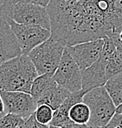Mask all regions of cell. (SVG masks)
Listing matches in <instances>:
<instances>
[{
    "instance_id": "cell-27",
    "label": "cell",
    "mask_w": 122,
    "mask_h": 128,
    "mask_svg": "<svg viewBox=\"0 0 122 128\" xmlns=\"http://www.w3.org/2000/svg\"><path fill=\"white\" fill-rule=\"evenodd\" d=\"M116 112L117 114H122V103L120 105H119L117 107H116Z\"/></svg>"
},
{
    "instance_id": "cell-12",
    "label": "cell",
    "mask_w": 122,
    "mask_h": 128,
    "mask_svg": "<svg viewBox=\"0 0 122 128\" xmlns=\"http://www.w3.org/2000/svg\"><path fill=\"white\" fill-rule=\"evenodd\" d=\"M88 91V90L82 88L79 91L70 93V94L68 96L62 104L55 110L53 118H52L50 125L62 127L65 123H67L70 120L68 117V112L70 108L76 103L83 101V96L85 95V94Z\"/></svg>"
},
{
    "instance_id": "cell-10",
    "label": "cell",
    "mask_w": 122,
    "mask_h": 128,
    "mask_svg": "<svg viewBox=\"0 0 122 128\" xmlns=\"http://www.w3.org/2000/svg\"><path fill=\"white\" fill-rule=\"evenodd\" d=\"M104 45V38L67 45L66 50L74 60L80 70L83 71L97 61Z\"/></svg>"
},
{
    "instance_id": "cell-7",
    "label": "cell",
    "mask_w": 122,
    "mask_h": 128,
    "mask_svg": "<svg viewBox=\"0 0 122 128\" xmlns=\"http://www.w3.org/2000/svg\"><path fill=\"white\" fill-rule=\"evenodd\" d=\"M7 20L18 38L22 54H28L33 48L48 40L51 36L50 30L41 26L18 24L10 16H7Z\"/></svg>"
},
{
    "instance_id": "cell-23",
    "label": "cell",
    "mask_w": 122,
    "mask_h": 128,
    "mask_svg": "<svg viewBox=\"0 0 122 128\" xmlns=\"http://www.w3.org/2000/svg\"><path fill=\"white\" fill-rule=\"evenodd\" d=\"M20 1L27 2V3L35 4H38V5H41V6L47 7L51 0H20Z\"/></svg>"
},
{
    "instance_id": "cell-26",
    "label": "cell",
    "mask_w": 122,
    "mask_h": 128,
    "mask_svg": "<svg viewBox=\"0 0 122 128\" xmlns=\"http://www.w3.org/2000/svg\"><path fill=\"white\" fill-rule=\"evenodd\" d=\"M116 50L120 56L122 57V41H120L118 44H116Z\"/></svg>"
},
{
    "instance_id": "cell-24",
    "label": "cell",
    "mask_w": 122,
    "mask_h": 128,
    "mask_svg": "<svg viewBox=\"0 0 122 128\" xmlns=\"http://www.w3.org/2000/svg\"><path fill=\"white\" fill-rule=\"evenodd\" d=\"M0 1H1L0 6H1L2 8L8 9V8H10L12 4H14L15 3L19 1V0H0Z\"/></svg>"
},
{
    "instance_id": "cell-13",
    "label": "cell",
    "mask_w": 122,
    "mask_h": 128,
    "mask_svg": "<svg viewBox=\"0 0 122 128\" xmlns=\"http://www.w3.org/2000/svg\"><path fill=\"white\" fill-rule=\"evenodd\" d=\"M70 93L68 89L56 83L37 100L36 104H47L56 110L62 104Z\"/></svg>"
},
{
    "instance_id": "cell-28",
    "label": "cell",
    "mask_w": 122,
    "mask_h": 128,
    "mask_svg": "<svg viewBox=\"0 0 122 128\" xmlns=\"http://www.w3.org/2000/svg\"><path fill=\"white\" fill-rule=\"evenodd\" d=\"M16 128H25V122H24V123H22V124H21V125H19Z\"/></svg>"
},
{
    "instance_id": "cell-32",
    "label": "cell",
    "mask_w": 122,
    "mask_h": 128,
    "mask_svg": "<svg viewBox=\"0 0 122 128\" xmlns=\"http://www.w3.org/2000/svg\"><path fill=\"white\" fill-rule=\"evenodd\" d=\"M2 117H3V115H0V118H1Z\"/></svg>"
},
{
    "instance_id": "cell-29",
    "label": "cell",
    "mask_w": 122,
    "mask_h": 128,
    "mask_svg": "<svg viewBox=\"0 0 122 128\" xmlns=\"http://www.w3.org/2000/svg\"><path fill=\"white\" fill-rule=\"evenodd\" d=\"M48 128H62V127H60V126H51V125H50V126H48Z\"/></svg>"
},
{
    "instance_id": "cell-18",
    "label": "cell",
    "mask_w": 122,
    "mask_h": 128,
    "mask_svg": "<svg viewBox=\"0 0 122 128\" xmlns=\"http://www.w3.org/2000/svg\"><path fill=\"white\" fill-rule=\"evenodd\" d=\"M54 110L51 106L47 104L37 105L36 111L34 112L36 120L44 125H50L54 116Z\"/></svg>"
},
{
    "instance_id": "cell-3",
    "label": "cell",
    "mask_w": 122,
    "mask_h": 128,
    "mask_svg": "<svg viewBox=\"0 0 122 128\" xmlns=\"http://www.w3.org/2000/svg\"><path fill=\"white\" fill-rule=\"evenodd\" d=\"M83 102L88 106L91 112L88 126L106 127L116 114V106L104 86L88 91L83 96Z\"/></svg>"
},
{
    "instance_id": "cell-4",
    "label": "cell",
    "mask_w": 122,
    "mask_h": 128,
    "mask_svg": "<svg viewBox=\"0 0 122 128\" xmlns=\"http://www.w3.org/2000/svg\"><path fill=\"white\" fill-rule=\"evenodd\" d=\"M66 47L67 42L64 40H55L50 37L28 54L38 75L54 74Z\"/></svg>"
},
{
    "instance_id": "cell-17",
    "label": "cell",
    "mask_w": 122,
    "mask_h": 128,
    "mask_svg": "<svg viewBox=\"0 0 122 128\" xmlns=\"http://www.w3.org/2000/svg\"><path fill=\"white\" fill-rule=\"evenodd\" d=\"M122 73V57L119 54L117 50L108 59L106 67V75L108 80L111 77Z\"/></svg>"
},
{
    "instance_id": "cell-14",
    "label": "cell",
    "mask_w": 122,
    "mask_h": 128,
    "mask_svg": "<svg viewBox=\"0 0 122 128\" xmlns=\"http://www.w3.org/2000/svg\"><path fill=\"white\" fill-rule=\"evenodd\" d=\"M57 82L54 80L53 74H44L38 75L34 80L30 88V94L35 99L36 102L46 91L52 88Z\"/></svg>"
},
{
    "instance_id": "cell-8",
    "label": "cell",
    "mask_w": 122,
    "mask_h": 128,
    "mask_svg": "<svg viewBox=\"0 0 122 128\" xmlns=\"http://www.w3.org/2000/svg\"><path fill=\"white\" fill-rule=\"evenodd\" d=\"M53 78L57 84L68 89L71 93L82 89V70L66 48Z\"/></svg>"
},
{
    "instance_id": "cell-9",
    "label": "cell",
    "mask_w": 122,
    "mask_h": 128,
    "mask_svg": "<svg viewBox=\"0 0 122 128\" xmlns=\"http://www.w3.org/2000/svg\"><path fill=\"white\" fill-rule=\"evenodd\" d=\"M0 94L4 102L6 114H13L28 118L36 111L37 104L30 93L0 90Z\"/></svg>"
},
{
    "instance_id": "cell-33",
    "label": "cell",
    "mask_w": 122,
    "mask_h": 128,
    "mask_svg": "<svg viewBox=\"0 0 122 128\" xmlns=\"http://www.w3.org/2000/svg\"><path fill=\"white\" fill-rule=\"evenodd\" d=\"M0 3H1V1H0Z\"/></svg>"
},
{
    "instance_id": "cell-2",
    "label": "cell",
    "mask_w": 122,
    "mask_h": 128,
    "mask_svg": "<svg viewBox=\"0 0 122 128\" xmlns=\"http://www.w3.org/2000/svg\"><path fill=\"white\" fill-rule=\"evenodd\" d=\"M37 76L30 56L22 54L0 65V90L30 94L31 86Z\"/></svg>"
},
{
    "instance_id": "cell-30",
    "label": "cell",
    "mask_w": 122,
    "mask_h": 128,
    "mask_svg": "<svg viewBox=\"0 0 122 128\" xmlns=\"http://www.w3.org/2000/svg\"><path fill=\"white\" fill-rule=\"evenodd\" d=\"M88 128H103V127H99V126H88Z\"/></svg>"
},
{
    "instance_id": "cell-22",
    "label": "cell",
    "mask_w": 122,
    "mask_h": 128,
    "mask_svg": "<svg viewBox=\"0 0 122 128\" xmlns=\"http://www.w3.org/2000/svg\"><path fill=\"white\" fill-rule=\"evenodd\" d=\"M62 128H88V125H85V124H78L76 122L72 121L69 120L67 123L62 126Z\"/></svg>"
},
{
    "instance_id": "cell-5",
    "label": "cell",
    "mask_w": 122,
    "mask_h": 128,
    "mask_svg": "<svg viewBox=\"0 0 122 128\" xmlns=\"http://www.w3.org/2000/svg\"><path fill=\"white\" fill-rule=\"evenodd\" d=\"M8 16L18 24L37 25L51 30V21L47 7L19 0L10 7Z\"/></svg>"
},
{
    "instance_id": "cell-16",
    "label": "cell",
    "mask_w": 122,
    "mask_h": 128,
    "mask_svg": "<svg viewBox=\"0 0 122 128\" xmlns=\"http://www.w3.org/2000/svg\"><path fill=\"white\" fill-rule=\"evenodd\" d=\"M90 116H91V112H90L89 107L83 101L74 104L68 112L69 118L72 121L78 124L88 125L90 120Z\"/></svg>"
},
{
    "instance_id": "cell-1",
    "label": "cell",
    "mask_w": 122,
    "mask_h": 128,
    "mask_svg": "<svg viewBox=\"0 0 122 128\" xmlns=\"http://www.w3.org/2000/svg\"><path fill=\"white\" fill-rule=\"evenodd\" d=\"M114 0H51L47 10L51 36L67 45L117 35L112 24Z\"/></svg>"
},
{
    "instance_id": "cell-19",
    "label": "cell",
    "mask_w": 122,
    "mask_h": 128,
    "mask_svg": "<svg viewBox=\"0 0 122 128\" xmlns=\"http://www.w3.org/2000/svg\"><path fill=\"white\" fill-rule=\"evenodd\" d=\"M26 118L13 114H6L0 118V128H16L24 123Z\"/></svg>"
},
{
    "instance_id": "cell-6",
    "label": "cell",
    "mask_w": 122,
    "mask_h": 128,
    "mask_svg": "<svg viewBox=\"0 0 122 128\" xmlns=\"http://www.w3.org/2000/svg\"><path fill=\"white\" fill-rule=\"evenodd\" d=\"M116 50V46L112 39L109 37H104V45L102 51L95 62L90 67L82 71V88L89 90L97 86H104L108 78L106 75V67L108 59Z\"/></svg>"
},
{
    "instance_id": "cell-20",
    "label": "cell",
    "mask_w": 122,
    "mask_h": 128,
    "mask_svg": "<svg viewBox=\"0 0 122 128\" xmlns=\"http://www.w3.org/2000/svg\"><path fill=\"white\" fill-rule=\"evenodd\" d=\"M50 125H44L36 120L35 114H31L25 120V128H48Z\"/></svg>"
},
{
    "instance_id": "cell-11",
    "label": "cell",
    "mask_w": 122,
    "mask_h": 128,
    "mask_svg": "<svg viewBox=\"0 0 122 128\" xmlns=\"http://www.w3.org/2000/svg\"><path fill=\"white\" fill-rule=\"evenodd\" d=\"M7 16L0 15V65L22 54Z\"/></svg>"
},
{
    "instance_id": "cell-15",
    "label": "cell",
    "mask_w": 122,
    "mask_h": 128,
    "mask_svg": "<svg viewBox=\"0 0 122 128\" xmlns=\"http://www.w3.org/2000/svg\"><path fill=\"white\" fill-rule=\"evenodd\" d=\"M116 106L122 103V73L109 78L104 85Z\"/></svg>"
},
{
    "instance_id": "cell-31",
    "label": "cell",
    "mask_w": 122,
    "mask_h": 128,
    "mask_svg": "<svg viewBox=\"0 0 122 128\" xmlns=\"http://www.w3.org/2000/svg\"><path fill=\"white\" fill-rule=\"evenodd\" d=\"M120 40L122 41V30H121L120 33Z\"/></svg>"
},
{
    "instance_id": "cell-21",
    "label": "cell",
    "mask_w": 122,
    "mask_h": 128,
    "mask_svg": "<svg viewBox=\"0 0 122 128\" xmlns=\"http://www.w3.org/2000/svg\"><path fill=\"white\" fill-rule=\"evenodd\" d=\"M106 126H119L122 128V114L116 112Z\"/></svg>"
},
{
    "instance_id": "cell-25",
    "label": "cell",
    "mask_w": 122,
    "mask_h": 128,
    "mask_svg": "<svg viewBox=\"0 0 122 128\" xmlns=\"http://www.w3.org/2000/svg\"><path fill=\"white\" fill-rule=\"evenodd\" d=\"M6 114L5 112V106H4V100L2 98V95L0 94V115H4Z\"/></svg>"
}]
</instances>
